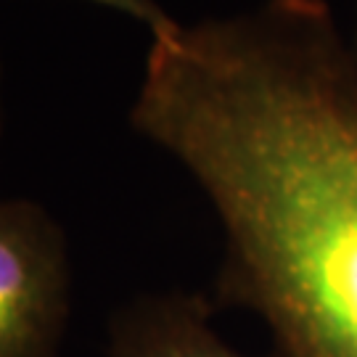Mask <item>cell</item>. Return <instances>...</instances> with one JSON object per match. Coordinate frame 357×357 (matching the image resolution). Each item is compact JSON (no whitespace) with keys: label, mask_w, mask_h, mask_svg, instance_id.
Returning <instances> with one entry per match:
<instances>
[{"label":"cell","mask_w":357,"mask_h":357,"mask_svg":"<svg viewBox=\"0 0 357 357\" xmlns=\"http://www.w3.org/2000/svg\"><path fill=\"white\" fill-rule=\"evenodd\" d=\"M85 3L103 6V8H112V11L122 13V16H130L132 22L149 26L151 38L165 35L172 26H178V22H175L156 0H85Z\"/></svg>","instance_id":"obj_4"},{"label":"cell","mask_w":357,"mask_h":357,"mask_svg":"<svg viewBox=\"0 0 357 357\" xmlns=\"http://www.w3.org/2000/svg\"><path fill=\"white\" fill-rule=\"evenodd\" d=\"M72 302L61 225L29 199H0V357H59Z\"/></svg>","instance_id":"obj_2"},{"label":"cell","mask_w":357,"mask_h":357,"mask_svg":"<svg viewBox=\"0 0 357 357\" xmlns=\"http://www.w3.org/2000/svg\"><path fill=\"white\" fill-rule=\"evenodd\" d=\"M103 357H252L228 344L199 294L151 291L119 307Z\"/></svg>","instance_id":"obj_3"},{"label":"cell","mask_w":357,"mask_h":357,"mask_svg":"<svg viewBox=\"0 0 357 357\" xmlns=\"http://www.w3.org/2000/svg\"><path fill=\"white\" fill-rule=\"evenodd\" d=\"M349 43H352V51H355V56H357V22H355V32H352Z\"/></svg>","instance_id":"obj_6"},{"label":"cell","mask_w":357,"mask_h":357,"mask_svg":"<svg viewBox=\"0 0 357 357\" xmlns=\"http://www.w3.org/2000/svg\"><path fill=\"white\" fill-rule=\"evenodd\" d=\"M0 132H3V66H0Z\"/></svg>","instance_id":"obj_5"},{"label":"cell","mask_w":357,"mask_h":357,"mask_svg":"<svg viewBox=\"0 0 357 357\" xmlns=\"http://www.w3.org/2000/svg\"><path fill=\"white\" fill-rule=\"evenodd\" d=\"M130 125L204 191L217 299L273 357H357V56L323 0H265L151 38Z\"/></svg>","instance_id":"obj_1"}]
</instances>
